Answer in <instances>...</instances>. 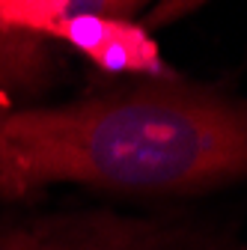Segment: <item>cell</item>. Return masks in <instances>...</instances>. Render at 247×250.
<instances>
[{"label":"cell","mask_w":247,"mask_h":250,"mask_svg":"<svg viewBox=\"0 0 247 250\" xmlns=\"http://www.w3.org/2000/svg\"><path fill=\"white\" fill-rule=\"evenodd\" d=\"M33 191L75 182L122 194H194L247 179V102L208 86L146 83L60 107H3Z\"/></svg>","instance_id":"obj_1"},{"label":"cell","mask_w":247,"mask_h":250,"mask_svg":"<svg viewBox=\"0 0 247 250\" xmlns=\"http://www.w3.org/2000/svg\"><path fill=\"white\" fill-rule=\"evenodd\" d=\"M134 9L116 0H0V27L66 42L104 72L164 75L155 39L131 21Z\"/></svg>","instance_id":"obj_2"},{"label":"cell","mask_w":247,"mask_h":250,"mask_svg":"<svg viewBox=\"0 0 247 250\" xmlns=\"http://www.w3.org/2000/svg\"><path fill=\"white\" fill-rule=\"evenodd\" d=\"M0 250H247L191 224L128 217L107 208L0 217Z\"/></svg>","instance_id":"obj_3"},{"label":"cell","mask_w":247,"mask_h":250,"mask_svg":"<svg viewBox=\"0 0 247 250\" xmlns=\"http://www.w3.org/2000/svg\"><path fill=\"white\" fill-rule=\"evenodd\" d=\"M48 39L0 27V86L39 81L51 66Z\"/></svg>","instance_id":"obj_4"},{"label":"cell","mask_w":247,"mask_h":250,"mask_svg":"<svg viewBox=\"0 0 247 250\" xmlns=\"http://www.w3.org/2000/svg\"><path fill=\"white\" fill-rule=\"evenodd\" d=\"M36 191L27 182L18 155L9 149V143L3 137H0V200H27Z\"/></svg>","instance_id":"obj_5"}]
</instances>
